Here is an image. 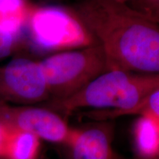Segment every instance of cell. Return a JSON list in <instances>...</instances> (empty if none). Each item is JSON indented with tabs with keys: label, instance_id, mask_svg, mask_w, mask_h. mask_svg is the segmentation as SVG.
<instances>
[{
	"label": "cell",
	"instance_id": "6da1fadb",
	"mask_svg": "<svg viewBox=\"0 0 159 159\" xmlns=\"http://www.w3.org/2000/svg\"><path fill=\"white\" fill-rule=\"evenodd\" d=\"M70 11L102 47L108 71L158 73V23L112 0H84Z\"/></svg>",
	"mask_w": 159,
	"mask_h": 159
},
{
	"label": "cell",
	"instance_id": "7a4b0ae2",
	"mask_svg": "<svg viewBox=\"0 0 159 159\" xmlns=\"http://www.w3.org/2000/svg\"><path fill=\"white\" fill-rule=\"evenodd\" d=\"M159 89V75L110 70L96 77L75 94L49 99L40 105L66 118L81 109H130Z\"/></svg>",
	"mask_w": 159,
	"mask_h": 159
},
{
	"label": "cell",
	"instance_id": "3957f363",
	"mask_svg": "<svg viewBox=\"0 0 159 159\" xmlns=\"http://www.w3.org/2000/svg\"><path fill=\"white\" fill-rule=\"evenodd\" d=\"M39 62L50 99L67 98L108 71L105 54L99 44L60 52Z\"/></svg>",
	"mask_w": 159,
	"mask_h": 159
},
{
	"label": "cell",
	"instance_id": "277c9868",
	"mask_svg": "<svg viewBox=\"0 0 159 159\" xmlns=\"http://www.w3.org/2000/svg\"><path fill=\"white\" fill-rule=\"evenodd\" d=\"M24 31L35 49L67 51L98 44L70 10L32 7Z\"/></svg>",
	"mask_w": 159,
	"mask_h": 159
},
{
	"label": "cell",
	"instance_id": "5b68a950",
	"mask_svg": "<svg viewBox=\"0 0 159 159\" xmlns=\"http://www.w3.org/2000/svg\"><path fill=\"white\" fill-rule=\"evenodd\" d=\"M49 99L46 80L39 61L20 57L0 66V102L34 105Z\"/></svg>",
	"mask_w": 159,
	"mask_h": 159
},
{
	"label": "cell",
	"instance_id": "8992f818",
	"mask_svg": "<svg viewBox=\"0 0 159 159\" xmlns=\"http://www.w3.org/2000/svg\"><path fill=\"white\" fill-rule=\"evenodd\" d=\"M0 122L11 130L25 131L41 140L65 144L71 128L66 118L50 109L0 102Z\"/></svg>",
	"mask_w": 159,
	"mask_h": 159
},
{
	"label": "cell",
	"instance_id": "52a82bcc",
	"mask_svg": "<svg viewBox=\"0 0 159 159\" xmlns=\"http://www.w3.org/2000/svg\"><path fill=\"white\" fill-rule=\"evenodd\" d=\"M114 121H94L78 128H71L65 145L67 159H113Z\"/></svg>",
	"mask_w": 159,
	"mask_h": 159
},
{
	"label": "cell",
	"instance_id": "ba28073f",
	"mask_svg": "<svg viewBox=\"0 0 159 159\" xmlns=\"http://www.w3.org/2000/svg\"><path fill=\"white\" fill-rule=\"evenodd\" d=\"M133 136L137 159H158L159 120L139 116L133 127Z\"/></svg>",
	"mask_w": 159,
	"mask_h": 159
},
{
	"label": "cell",
	"instance_id": "9c48e42d",
	"mask_svg": "<svg viewBox=\"0 0 159 159\" xmlns=\"http://www.w3.org/2000/svg\"><path fill=\"white\" fill-rule=\"evenodd\" d=\"M128 115L146 116L159 120V89L154 91L142 102L130 109H102L83 111L80 116L94 121H114Z\"/></svg>",
	"mask_w": 159,
	"mask_h": 159
},
{
	"label": "cell",
	"instance_id": "30bf717a",
	"mask_svg": "<svg viewBox=\"0 0 159 159\" xmlns=\"http://www.w3.org/2000/svg\"><path fill=\"white\" fill-rule=\"evenodd\" d=\"M32 7L27 0H0V27L22 35Z\"/></svg>",
	"mask_w": 159,
	"mask_h": 159
},
{
	"label": "cell",
	"instance_id": "8fae6325",
	"mask_svg": "<svg viewBox=\"0 0 159 159\" xmlns=\"http://www.w3.org/2000/svg\"><path fill=\"white\" fill-rule=\"evenodd\" d=\"M41 139L25 131L10 129L4 159H37Z\"/></svg>",
	"mask_w": 159,
	"mask_h": 159
},
{
	"label": "cell",
	"instance_id": "7c38bea8",
	"mask_svg": "<svg viewBox=\"0 0 159 159\" xmlns=\"http://www.w3.org/2000/svg\"><path fill=\"white\" fill-rule=\"evenodd\" d=\"M127 4L134 11L154 22L159 21V0H132Z\"/></svg>",
	"mask_w": 159,
	"mask_h": 159
},
{
	"label": "cell",
	"instance_id": "4fadbf2b",
	"mask_svg": "<svg viewBox=\"0 0 159 159\" xmlns=\"http://www.w3.org/2000/svg\"><path fill=\"white\" fill-rule=\"evenodd\" d=\"M21 35L14 34L0 27V61L13 54L21 45Z\"/></svg>",
	"mask_w": 159,
	"mask_h": 159
},
{
	"label": "cell",
	"instance_id": "5bb4252c",
	"mask_svg": "<svg viewBox=\"0 0 159 159\" xmlns=\"http://www.w3.org/2000/svg\"><path fill=\"white\" fill-rule=\"evenodd\" d=\"M10 134V129L0 122V159L5 158L6 147Z\"/></svg>",
	"mask_w": 159,
	"mask_h": 159
},
{
	"label": "cell",
	"instance_id": "9a60e30c",
	"mask_svg": "<svg viewBox=\"0 0 159 159\" xmlns=\"http://www.w3.org/2000/svg\"><path fill=\"white\" fill-rule=\"evenodd\" d=\"M112 1H114V2H120V3H125V4H127L129 2L132 1V0H112Z\"/></svg>",
	"mask_w": 159,
	"mask_h": 159
},
{
	"label": "cell",
	"instance_id": "2e32d148",
	"mask_svg": "<svg viewBox=\"0 0 159 159\" xmlns=\"http://www.w3.org/2000/svg\"><path fill=\"white\" fill-rule=\"evenodd\" d=\"M113 159H125V158H122V156H120L119 154H117V153H116V152H114V156H113Z\"/></svg>",
	"mask_w": 159,
	"mask_h": 159
}]
</instances>
